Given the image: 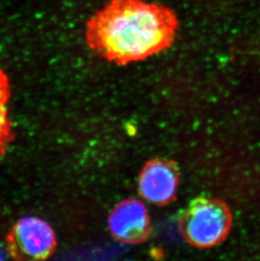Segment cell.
<instances>
[{"instance_id":"3957f363","label":"cell","mask_w":260,"mask_h":261,"mask_svg":"<svg viewBox=\"0 0 260 261\" xmlns=\"http://www.w3.org/2000/svg\"><path fill=\"white\" fill-rule=\"evenodd\" d=\"M6 249L17 260H41L49 258L56 249L54 230L37 217L18 221L6 237Z\"/></svg>"},{"instance_id":"6da1fadb","label":"cell","mask_w":260,"mask_h":261,"mask_svg":"<svg viewBox=\"0 0 260 261\" xmlns=\"http://www.w3.org/2000/svg\"><path fill=\"white\" fill-rule=\"evenodd\" d=\"M179 22L173 10L144 0H109L86 23V43L114 64L141 61L173 44Z\"/></svg>"},{"instance_id":"8992f818","label":"cell","mask_w":260,"mask_h":261,"mask_svg":"<svg viewBox=\"0 0 260 261\" xmlns=\"http://www.w3.org/2000/svg\"><path fill=\"white\" fill-rule=\"evenodd\" d=\"M10 86L8 76L0 69V160L14 141L12 121L9 114Z\"/></svg>"},{"instance_id":"5b68a950","label":"cell","mask_w":260,"mask_h":261,"mask_svg":"<svg viewBox=\"0 0 260 261\" xmlns=\"http://www.w3.org/2000/svg\"><path fill=\"white\" fill-rule=\"evenodd\" d=\"M109 228L119 241L128 244H139L145 241L150 232V220L147 210L139 200H124L111 213Z\"/></svg>"},{"instance_id":"277c9868","label":"cell","mask_w":260,"mask_h":261,"mask_svg":"<svg viewBox=\"0 0 260 261\" xmlns=\"http://www.w3.org/2000/svg\"><path fill=\"white\" fill-rule=\"evenodd\" d=\"M178 172L168 161L153 160L144 167L139 177L140 195L149 202L165 204L174 198L178 186Z\"/></svg>"},{"instance_id":"7a4b0ae2","label":"cell","mask_w":260,"mask_h":261,"mask_svg":"<svg viewBox=\"0 0 260 261\" xmlns=\"http://www.w3.org/2000/svg\"><path fill=\"white\" fill-rule=\"evenodd\" d=\"M231 224L232 217L226 203L206 197L192 200L180 221L185 239L199 249H208L223 241Z\"/></svg>"}]
</instances>
